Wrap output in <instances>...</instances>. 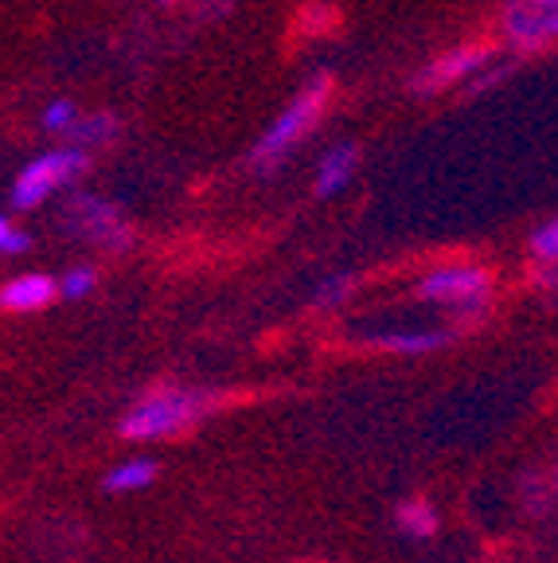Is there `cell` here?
Returning a JSON list of instances; mask_svg holds the SVG:
<instances>
[{"label":"cell","instance_id":"1","mask_svg":"<svg viewBox=\"0 0 558 563\" xmlns=\"http://www.w3.org/2000/svg\"><path fill=\"white\" fill-rule=\"evenodd\" d=\"M328 98H332V79H328V75H316V79H309L305 87L297 90L293 102H289L286 110L274 118L270 130L258 137V145H254V153H250L254 165H278V161L286 157L293 145H301V141H305V133L321 122Z\"/></svg>","mask_w":558,"mask_h":563},{"label":"cell","instance_id":"2","mask_svg":"<svg viewBox=\"0 0 558 563\" xmlns=\"http://www.w3.org/2000/svg\"><path fill=\"white\" fill-rule=\"evenodd\" d=\"M208 399L196 396V391H176V387H160V391H148L137 407L122 419V439L130 442H157L172 439L183 427H192L203 415Z\"/></svg>","mask_w":558,"mask_h":563},{"label":"cell","instance_id":"3","mask_svg":"<svg viewBox=\"0 0 558 563\" xmlns=\"http://www.w3.org/2000/svg\"><path fill=\"white\" fill-rule=\"evenodd\" d=\"M90 157L82 153V145H70V150H52L44 157H35L32 165L20 168L16 185H12V203L20 211L40 208L47 196H55L59 188H67L70 180H79L87 173Z\"/></svg>","mask_w":558,"mask_h":563},{"label":"cell","instance_id":"4","mask_svg":"<svg viewBox=\"0 0 558 563\" xmlns=\"http://www.w3.org/2000/svg\"><path fill=\"white\" fill-rule=\"evenodd\" d=\"M418 294L429 301H442V306L472 313V309H480L489 301L492 274L477 263H445V266H434V271L418 282Z\"/></svg>","mask_w":558,"mask_h":563},{"label":"cell","instance_id":"5","mask_svg":"<svg viewBox=\"0 0 558 563\" xmlns=\"http://www.w3.org/2000/svg\"><path fill=\"white\" fill-rule=\"evenodd\" d=\"M492 63V47L489 44H461V47H449L445 55H437L434 63L418 70V79H414V90L418 95H437V90H449L457 82H469L477 79L480 70H489Z\"/></svg>","mask_w":558,"mask_h":563},{"label":"cell","instance_id":"6","mask_svg":"<svg viewBox=\"0 0 558 563\" xmlns=\"http://www.w3.org/2000/svg\"><path fill=\"white\" fill-rule=\"evenodd\" d=\"M70 231H79L82 239H94V243L110 246H130V228H125V216L118 203L102 200V196H75L67 208Z\"/></svg>","mask_w":558,"mask_h":563},{"label":"cell","instance_id":"7","mask_svg":"<svg viewBox=\"0 0 558 563\" xmlns=\"http://www.w3.org/2000/svg\"><path fill=\"white\" fill-rule=\"evenodd\" d=\"M504 35L515 47L558 44V0H512L504 9Z\"/></svg>","mask_w":558,"mask_h":563},{"label":"cell","instance_id":"8","mask_svg":"<svg viewBox=\"0 0 558 563\" xmlns=\"http://www.w3.org/2000/svg\"><path fill=\"white\" fill-rule=\"evenodd\" d=\"M59 294V282L47 274H20V278L0 286V309L4 313H35Z\"/></svg>","mask_w":558,"mask_h":563},{"label":"cell","instance_id":"9","mask_svg":"<svg viewBox=\"0 0 558 563\" xmlns=\"http://www.w3.org/2000/svg\"><path fill=\"white\" fill-rule=\"evenodd\" d=\"M356 165H359L356 145H336V150L324 153L321 165H316V196L341 192V188L351 180V173H356Z\"/></svg>","mask_w":558,"mask_h":563},{"label":"cell","instance_id":"10","mask_svg":"<svg viewBox=\"0 0 558 563\" xmlns=\"http://www.w3.org/2000/svg\"><path fill=\"white\" fill-rule=\"evenodd\" d=\"M153 477H157V462H153V457H130V462H122V466H114L105 474V489L133 493V489L153 485Z\"/></svg>","mask_w":558,"mask_h":563},{"label":"cell","instance_id":"11","mask_svg":"<svg viewBox=\"0 0 558 563\" xmlns=\"http://www.w3.org/2000/svg\"><path fill=\"white\" fill-rule=\"evenodd\" d=\"M371 344L387 352L418 356V352H434V349H442V344H449V333H376Z\"/></svg>","mask_w":558,"mask_h":563},{"label":"cell","instance_id":"12","mask_svg":"<svg viewBox=\"0 0 558 563\" xmlns=\"http://www.w3.org/2000/svg\"><path fill=\"white\" fill-rule=\"evenodd\" d=\"M394 520H399L402 532L414 540H429L437 532V512L429 501H402L399 512H394Z\"/></svg>","mask_w":558,"mask_h":563},{"label":"cell","instance_id":"13","mask_svg":"<svg viewBox=\"0 0 558 563\" xmlns=\"http://www.w3.org/2000/svg\"><path fill=\"white\" fill-rule=\"evenodd\" d=\"M118 133V122L110 114H94V118H79V122L70 125L67 137L79 141V145H102Z\"/></svg>","mask_w":558,"mask_h":563},{"label":"cell","instance_id":"14","mask_svg":"<svg viewBox=\"0 0 558 563\" xmlns=\"http://www.w3.org/2000/svg\"><path fill=\"white\" fill-rule=\"evenodd\" d=\"M532 255L539 266H550L558 271V220H547L539 231L532 235Z\"/></svg>","mask_w":558,"mask_h":563},{"label":"cell","instance_id":"15","mask_svg":"<svg viewBox=\"0 0 558 563\" xmlns=\"http://www.w3.org/2000/svg\"><path fill=\"white\" fill-rule=\"evenodd\" d=\"M98 274L90 271V266H75V271H67L59 278V294L63 298H87L90 290H94Z\"/></svg>","mask_w":558,"mask_h":563},{"label":"cell","instance_id":"16","mask_svg":"<svg viewBox=\"0 0 558 563\" xmlns=\"http://www.w3.org/2000/svg\"><path fill=\"white\" fill-rule=\"evenodd\" d=\"M75 122H79V110H75V102H67V98H59V102H52L44 110V130L47 133H67Z\"/></svg>","mask_w":558,"mask_h":563},{"label":"cell","instance_id":"17","mask_svg":"<svg viewBox=\"0 0 558 563\" xmlns=\"http://www.w3.org/2000/svg\"><path fill=\"white\" fill-rule=\"evenodd\" d=\"M27 246H32V235L16 231L4 216H0V255H24Z\"/></svg>","mask_w":558,"mask_h":563},{"label":"cell","instance_id":"18","mask_svg":"<svg viewBox=\"0 0 558 563\" xmlns=\"http://www.w3.org/2000/svg\"><path fill=\"white\" fill-rule=\"evenodd\" d=\"M344 294H348V278L328 282V286H324V294H316V306H332V301H341Z\"/></svg>","mask_w":558,"mask_h":563}]
</instances>
